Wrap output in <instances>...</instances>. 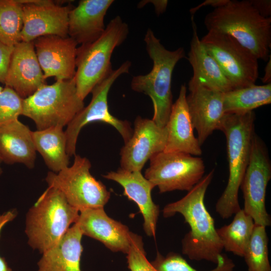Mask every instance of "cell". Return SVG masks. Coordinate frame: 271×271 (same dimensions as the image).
Returning <instances> with one entry per match:
<instances>
[{"label": "cell", "mask_w": 271, "mask_h": 271, "mask_svg": "<svg viewBox=\"0 0 271 271\" xmlns=\"http://www.w3.org/2000/svg\"><path fill=\"white\" fill-rule=\"evenodd\" d=\"M214 173L213 169L183 198L167 204L163 209V214L167 218L179 213L188 224L190 230L182 240L183 254L191 260H206L216 264L223 248L214 219L204 202Z\"/></svg>", "instance_id": "6da1fadb"}, {"label": "cell", "mask_w": 271, "mask_h": 271, "mask_svg": "<svg viewBox=\"0 0 271 271\" xmlns=\"http://www.w3.org/2000/svg\"><path fill=\"white\" fill-rule=\"evenodd\" d=\"M208 31L228 35L257 58L268 60L271 45V18L261 16L250 0L230 1L205 17Z\"/></svg>", "instance_id": "7a4b0ae2"}, {"label": "cell", "mask_w": 271, "mask_h": 271, "mask_svg": "<svg viewBox=\"0 0 271 271\" xmlns=\"http://www.w3.org/2000/svg\"><path fill=\"white\" fill-rule=\"evenodd\" d=\"M255 114L226 113L221 129L226 139L229 175L227 185L215 205L216 213L227 219L241 208L240 186L249 163L254 134Z\"/></svg>", "instance_id": "3957f363"}, {"label": "cell", "mask_w": 271, "mask_h": 271, "mask_svg": "<svg viewBox=\"0 0 271 271\" xmlns=\"http://www.w3.org/2000/svg\"><path fill=\"white\" fill-rule=\"evenodd\" d=\"M144 41L153 66L149 73L133 77L130 86L133 91L150 97L154 107L152 120L163 127L167 123L173 104V72L177 63L186 57L185 52L182 47L173 51L167 49L150 29L147 30Z\"/></svg>", "instance_id": "277c9868"}, {"label": "cell", "mask_w": 271, "mask_h": 271, "mask_svg": "<svg viewBox=\"0 0 271 271\" xmlns=\"http://www.w3.org/2000/svg\"><path fill=\"white\" fill-rule=\"evenodd\" d=\"M79 211L71 206L58 190L48 188L30 208L26 219L28 244L43 253L76 223Z\"/></svg>", "instance_id": "5b68a950"}, {"label": "cell", "mask_w": 271, "mask_h": 271, "mask_svg": "<svg viewBox=\"0 0 271 271\" xmlns=\"http://www.w3.org/2000/svg\"><path fill=\"white\" fill-rule=\"evenodd\" d=\"M128 33L127 24L117 16L96 40L77 47L74 78L78 95L83 100L112 72V53L126 40Z\"/></svg>", "instance_id": "8992f818"}, {"label": "cell", "mask_w": 271, "mask_h": 271, "mask_svg": "<svg viewBox=\"0 0 271 271\" xmlns=\"http://www.w3.org/2000/svg\"><path fill=\"white\" fill-rule=\"evenodd\" d=\"M84 107L74 78L44 84L23 99L22 114L34 121L37 130L67 125Z\"/></svg>", "instance_id": "52a82bcc"}, {"label": "cell", "mask_w": 271, "mask_h": 271, "mask_svg": "<svg viewBox=\"0 0 271 271\" xmlns=\"http://www.w3.org/2000/svg\"><path fill=\"white\" fill-rule=\"evenodd\" d=\"M91 164L85 157L75 155L73 164L58 173L50 171L48 187L60 191L68 203L80 212L104 208L110 197L106 186L90 173Z\"/></svg>", "instance_id": "ba28073f"}, {"label": "cell", "mask_w": 271, "mask_h": 271, "mask_svg": "<svg viewBox=\"0 0 271 271\" xmlns=\"http://www.w3.org/2000/svg\"><path fill=\"white\" fill-rule=\"evenodd\" d=\"M214 59L232 89L255 84L258 77L256 56L231 36L210 31L200 39Z\"/></svg>", "instance_id": "9c48e42d"}, {"label": "cell", "mask_w": 271, "mask_h": 271, "mask_svg": "<svg viewBox=\"0 0 271 271\" xmlns=\"http://www.w3.org/2000/svg\"><path fill=\"white\" fill-rule=\"evenodd\" d=\"M131 63L129 61L123 63L92 90V98L86 107H84L67 125L65 131L66 151L69 157L76 155V147L81 129L94 121H101L114 127L126 142L131 137L133 129L129 122L119 119L109 112L107 97L109 90L114 81L121 75L127 73Z\"/></svg>", "instance_id": "30bf717a"}, {"label": "cell", "mask_w": 271, "mask_h": 271, "mask_svg": "<svg viewBox=\"0 0 271 271\" xmlns=\"http://www.w3.org/2000/svg\"><path fill=\"white\" fill-rule=\"evenodd\" d=\"M202 159L182 152H162L150 159L145 177L157 187L160 193L189 191L204 177Z\"/></svg>", "instance_id": "8fae6325"}, {"label": "cell", "mask_w": 271, "mask_h": 271, "mask_svg": "<svg viewBox=\"0 0 271 271\" xmlns=\"http://www.w3.org/2000/svg\"><path fill=\"white\" fill-rule=\"evenodd\" d=\"M271 179V164L264 144L255 134L250 159L240 188L243 193L244 211L255 224L269 226L270 215L265 207L267 184Z\"/></svg>", "instance_id": "7c38bea8"}, {"label": "cell", "mask_w": 271, "mask_h": 271, "mask_svg": "<svg viewBox=\"0 0 271 271\" xmlns=\"http://www.w3.org/2000/svg\"><path fill=\"white\" fill-rule=\"evenodd\" d=\"M167 139L166 126H158L152 119L137 116L132 135L120 150V168L141 172L148 160L164 151Z\"/></svg>", "instance_id": "4fadbf2b"}, {"label": "cell", "mask_w": 271, "mask_h": 271, "mask_svg": "<svg viewBox=\"0 0 271 271\" xmlns=\"http://www.w3.org/2000/svg\"><path fill=\"white\" fill-rule=\"evenodd\" d=\"M23 5L21 41L31 42L40 37L68 36V17L72 7L51 1L26 0Z\"/></svg>", "instance_id": "5bb4252c"}, {"label": "cell", "mask_w": 271, "mask_h": 271, "mask_svg": "<svg viewBox=\"0 0 271 271\" xmlns=\"http://www.w3.org/2000/svg\"><path fill=\"white\" fill-rule=\"evenodd\" d=\"M36 56L46 80H57L74 77L77 44L70 37L48 35L33 41Z\"/></svg>", "instance_id": "9a60e30c"}, {"label": "cell", "mask_w": 271, "mask_h": 271, "mask_svg": "<svg viewBox=\"0 0 271 271\" xmlns=\"http://www.w3.org/2000/svg\"><path fill=\"white\" fill-rule=\"evenodd\" d=\"M187 104L201 146L216 130H221L225 113L223 93L202 85L188 88Z\"/></svg>", "instance_id": "2e32d148"}, {"label": "cell", "mask_w": 271, "mask_h": 271, "mask_svg": "<svg viewBox=\"0 0 271 271\" xmlns=\"http://www.w3.org/2000/svg\"><path fill=\"white\" fill-rule=\"evenodd\" d=\"M83 235L102 243L113 252L127 254L131 233L128 227L107 215L104 208L86 209L79 212L75 223Z\"/></svg>", "instance_id": "e0dca14e"}, {"label": "cell", "mask_w": 271, "mask_h": 271, "mask_svg": "<svg viewBox=\"0 0 271 271\" xmlns=\"http://www.w3.org/2000/svg\"><path fill=\"white\" fill-rule=\"evenodd\" d=\"M45 80L33 42L21 41L15 45L5 86L25 99L46 84Z\"/></svg>", "instance_id": "ac0fdd59"}, {"label": "cell", "mask_w": 271, "mask_h": 271, "mask_svg": "<svg viewBox=\"0 0 271 271\" xmlns=\"http://www.w3.org/2000/svg\"><path fill=\"white\" fill-rule=\"evenodd\" d=\"M106 179L116 182L123 189V195L134 202L144 219L143 229L150 237H155L160 209L152 197L155 187L140 171H128L119 168L103 175Z\"/></svg>", "instance_id": "d6986e66"}, {"label": "cell", "mask_w": 271, "mask_h": 271, "mask_svg": "<svg viewBox=\"0 0 271 271\" xmlns=\"http://www.w3.org/2000/svg\"><path fill=\"white\" fill-rule=\"evenodd\" d=\"M187 87L181 86L178 97L173 104L165 126L167 139L164 152H182L194 156L202 155L201 146L194 133L187 101Z\"/></svg>", "instance_id": "ffe728a7"}, {"label": "cell", "mask_w": 271, "mask_h": 271, "mask_svg": "<svg viewBox=\"0 0 271 271\" xmlns=\"http://www.w3.org/2000/svg\"><path fill=\"white\" fill-rule=\"evenodd\" d=\"M113 0H81L69 14L68 36L77 44L93 42L105 31V16Z\"/></svg>", "instance_id": "44dd1931"}, {"label": "cell", "mask_w": 271, "mask_h": 271, "mask_svg": "<svg viewBox=\"0 0 271 271\" xmlns=\"http://www.w3.org/2000/svg\"><path fill=\"white\" fill-rule=\"evenodd\" d=\"M191 22L193 33L187 59L192 68L193 76L188 82V88L202 85L222 93L232 90L219 65L201 43L193 16Z\"/></svg>", "instance_id": "7402d4cb"}, {"label": "cell", "mask_w": 271, "mask_h": 271, "mask_svg": "<svg viewBox=\"0 0 271 271\" xmlns=\"http://www.w3.org/2000/svg\"><path fill=\"white\" fill-rule=\"evenodd\" d=\"M32 131L18 119L0 125V156L7 164L35 166L36 150Z\"/></svg>", "instance_id": "603a6c76"}, {"label": "cell", "mask_w": 271, "mask_h": 271, "mask_svg": "<svg viewBox=\"0 0 271 271\" xmlns=\"http://www.w3.org/2000/svg\"><path fill=\"white\" fill-rule=\"evenodd\" d=\"M82 236L77 225L73 224L56 243L42 253L37 271H82Z\"/></svg>", "instance_id": "cb8c5ba5"}, {"label": "cell", "mask_w": 271, "mask_h": 271, "mask_svg": "<svg viewBox=\"0 0 271 271\" xmlns=\"http://www.w3.org/2000/svg\"><path fill=\"white\" fill-rule=\"evenodd\" d=\"M36 151L51 172L58 173L69 166L66 139L63 127L55 126L32 131Z\"/></svg>", "instance_id": "d4e9b609"}, {"label": "cell", "mask_w": 271, "mask_h": 271, "mask_svg": "<svg viewBox=\"0 0 271 271\" xmlns=\"http://www.w3.org/2000/svg\"><path fill=\"white\" fill-rule=\"evenodd\" d=\"M271 103V83L232 89L223 93L225 113H243L253 111Z\"/></svg>", "instance_id": "484cf974"}, {"label": "cell", "mask_w": 271, "mask_h": 271, "mask_svg": "<svg viewBox=\"0 0 271 271\" xmlns=\"http://www.w3.org/2000/svg\"><path fill=\"white\" fill-rule=\"evenodd\" d=\"M254 226L252 217L240 209L229 224L216 229L223 249L243 257Z\"/></svg>", "instance_id": "4316f807"}, {"label": "cell", "mask_w": 271, "mask_h": 271, "mask_svg": "<svg viewBox=\"0 0 271 271\" xmlns=\"http://www.w3.org/2000/svg\"><path fill=\"white\" fill-rule=\"evenodd\" d=\"M23 5L19 0H0V41L14 46L21 42Z\"/></svg>", "instance_id": "83f0119b"}, {"label": "cell", "mask_w": 271, "mask_h": 271, "mask_svg": "<svg viewBox=\"0 0 271 271\" xmlns=\"http://www.w3.org/2000/svg\"><path fill=\"white\" fill-rule=\"evenodd\" d=\"M266 227L255 224L244 257L248 271H271Z\"/></svg>", "instance_id": "f1b7e54d"}, {"label": "cell", "mask_w": 271, "mask_h": 271, "mask_svg": "<svg viewBox=\"0 0 271 271\" xmlns=\"http://www.w3.org/2000/svg\"><path fill=\"white\" fill-rule=\"evenodd\" d=\"M151 263L157 271H199L192 267L181 255L173 252L166 256L158 252ZM235 266L232 259L221 253L218 257L216 267L208 271H233Z\"/></svg>", "instance_id": "f546056e"}, {"label": "cell", "mask_w": 271, "mask_h": 271, "mask_svg": "<svg viewBox=\"0 0 271 271\" xmlns=\"http://www.w3.org/2000/svg\"><path fill=\"white\" fill-rule=\"evenodd\" d=\"M23 100L14 90L5 86L0 94V125L18 119L22 114Z\"/></svg>", "instance_id": "4dcf8cb0"}, {"label": "cell", "mask_w": 271, "mask_h": 271, "mask_svg": "<svg viewBox=\"0 0 271 271\" xmlns=\"http://www.w3.org/2000/svg\"><path fill=\"white\" fill-rule=\"evenodd\" d=\"M126 254L130 271H157L146 257L141 236L131 232L130 245Z\"/></svg>", "instance_id": "1f68e13d"}, {"label": "cell", "mask_w": 271, "mask_h": 271, "mask_svg": "<svg viewBox=\"0 0 271 271\" xmlns=\"http://www.w3.org/2000/svg\"><path fill=\"white\" fill-rule=\"evenodd\" d=\"M14 46L0 41V83L5 84Z\"/></svg>", "instance_id": "d6a6232c"}, {"label": "cell", "mask_w": 271, "mask_h": 271, "mask_svg": "<svg viewBox=\"0 0 271 271\" xmlns=\"http://www.w3.org/2000/svg\"><path fill=\"white\" fill-rule=\"evenodd\" d=\"M17 216L15 210H9L0 214V233L3 227L9 222L13 220ZM0 271H12L5 259L0 256Z\"/></svg>", "instance_id": "836d02e7"}, {"label": "cell", "mask_w": 271, "mask_h": 271, "mask_svg": "<svg viewBox=\"0 0 271 271\" xmlns=\"http://www.w3.org/2000/svg\"><path fill=\"white\" fill-rule=\"evenodd\" d=\"M252 6L262 17H270L271 1L270 0H250Z\"/></svg>", "instance_id": "e575fe53"}, {"label": "cell", "mask_w": 271, "mask_h": 271, "mask_svg": "<svg viewBox=\"0 0 271 271\" xmlns=\"http://www.w3.org/2000/svg\"><path fill=\"white\" fill-rule=\"evenodd\" d=\"M228 1V0H206L198 6L191 8L190 10V13L192 16H193L197 11L203 7L210 6L215 9L223 6Z\"/></svg>", "instance_id": "d590c367"}, {"label": "cell", "mask_w": 271, "mask_h": 271, "mask_svg": "<svg viewBox=\"0 0 271 271\" xmlns=\"http://www.w3.org/2000/svg\"><path fill=\"white\" fill-rule=\"evenodd\" d=\"M155 8V10L157 15L163 13L167 8L168 5L167 1H152Z\"/></svg>", "instance_id": "8d00e7d4"}, {"label": "cell", "mask_w": 271, "mask_h": 271, "mask_svg": "<svg viewBox=\"0 0 271 271\" xmlns=\"http://www.w3.org/2000/svg\"><path fill=\"white\" fill-rule=\"evenodd\" d=\"M269 61L265 66L264 74L261 80L265 84L271 83V57L269 56Z\"/></svg>", "instance_id": "74e56055"}, {"label": "cell", "mask_w": 271, "mask_h": 271, "mask_svg": "<svg viewBox=\"0 0 271 271\" xmlns=\"http://www.w3.org/2000/svg\"><path fill=\"white\" fill-rule=\"evenodd\" d=\"M2 162V159H1V156H0V175L2 174V172H3L2 169L1 168V164Z\"/></svg>", "instance_id": "f35d334b"}, {"label": "cell", "mask_w": 271, "mask_h": 271, "mask_svg": "<svg viewBox=\"0 0 271 271\" xmlns=\"http://www.w3.org/2000/svg\"><path fill=\"white\" fill-rule=\"evenodd\" d=\"M3 88H3L2 87H1V86H0V94H1V93L2 92V91H3Z\"/></svg>", "instance_id": "ab89813d"}]
</instances>
